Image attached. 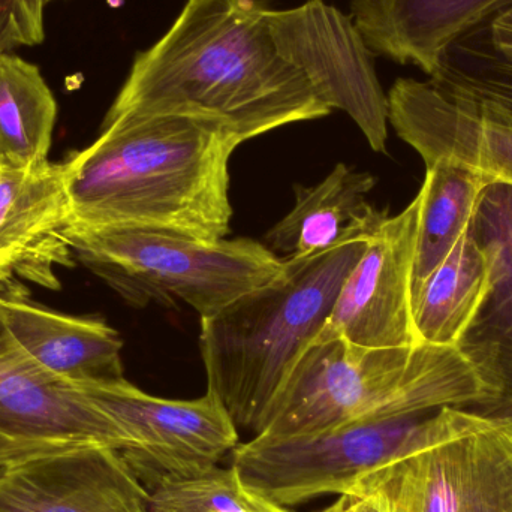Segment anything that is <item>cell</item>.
<instances>
[{"mask_svg":"<svg viewBox=\"0 0 512 512\" xmlns=\"http://www.w3.org/2000/svg\"><path fill=\"white\" fill-rule=\"evenodd\" d=\"M255 0H188L167 33L132 63L105 119L186 116L240 143L331 114L271 38Z\"/></svg>","mask_w":512,"mask_h":512,"instance_id":"6da1fadb","label":"cell"},{"mask_svg":"<svg viewBox=\"0 0 512 512\" xmlns=\"http://www.w3.org/2000/svg\"><path fill=\"white\" fill-rule=\"evenodd\" d=\"M240 140L186 116L104 119L66 159L74 225L221 240L230 234V161Z\"/></svg>","mask_w":512,"mask_h":512,"instance_id":"7a4b0ae2","label":"cell"},{"mask_svg":"<svg viewBox=\"0 0 512 512\" xmlns=\"http://www.w3.org/2000/svg\"><path fill=\"white\" fill-rule=\"evenodd\" d=\"M495 405V393L456 346L369 349L343 339L313 340L295 361L259 435H306L442 408L490 411Z\"/></svg>","mask_w":512,"mask_h":512,"instance_id":"3957f363","label":"cell"},{"mask_svg":"<svg viewBox=\"0 0 512 512\" xmlns=\"http://www.w3.org/2000/svg\"><path fill=\"white\" fill-rule=\"evenodd\" d=\"M366 243L283 259L285 274L276 282L201 318L207 390L224 403L237 429L264 432L295 361L324 327Z\"/></svg>","mask_w":512,"mask_h":512,"instance_id":"277c9868","label":"cell"},{"mask_svg":"<svg viewBox=\"0 0 512 512\" xmlns=\"http://www.w3.org/2000/svg\"><path fill=\"white\" fill-rule=\"evenodd\" d=\"M75 259L135 306L185 301L201 318L218 315L285 274L283 259L251 239L74 225Z\"/></svg>","mask_w":512,"mask_h":512,"instance_id":"5b68a950","label":"cell"},{"mask_svg":"<svg viewBox=\"0 0 512 512\" xmlns=\"http://www.w3.org/2000/svg\"><path fill=\"white\" fill-rule=\"evenodd\" d=\"M375 492L390 512H512V414L442 408L354 496Z\"/></svg>","mask_w":512,"mask_h":512,"instance_id":"8992f818","label":"cell"},{"mask_svg":"<svg viewBox=\"0 0 512 512\" xmlns=\"http://www.w3.org/2000/svg\"><path fill=\"white\" fill-rule=\"evenodd\" d=\"M429 414L306 435H256L237 445L231 466L246 486L283 508L319 496H352L411 442Z\"/></svg>","mask_w":512,"mask_h":512,"instance_id":"52a82bcc","label":"cell"},{"mask_svg":"<svg viewBox=\"0 0 512 512\" xmlns=\"http://www.w3.org/2000/svg\"><path fill=\"white\" fill-rule=\"evenodd\" d=\"M277 53L301 72L319 99L357 123L372 150L387 152L388 98L373 51L349 15L322 0L262 9Z\"/></svg>","mask_w":512,"mask_h":512,"instance_id":"ba28073f","label":"cell"},{"mask_svg":"<svg viewBox=\"0 0 512 512\" xmlns=\"http://www.w3.org/2000/svg\"><path fill=\"white\" fill-rule=\"evenodd\" d=\"M77 387L131 436L134 450L123 456L140 478L203 474L240 444L239 429L213 391L194 400L162 399L125 378Z\"/></svg>","mask_w":512,"mask_h":512,"instance_id":"9c48e42d","label":"cell"},{"mask_svg":"<svg viewBox=\"0 0 512 512\" xmlns=\"http://www.w3.org/2000/svg\"><path fill=\"white\" fill-rule=\"evenodd\" d=\"M420 212L418 191L399 215L384 219L313 340L343 339L369 349L420 345L412 306Z\"/></svg>","mask_w":512,"mask_h":512,"instance_id":"30bf717a","label":"cell"},{"mask_svg":"<svg viewBox=\"0 0 512 512\" xmlns=\"http://www.w3.org/2000/svg\"><path fill=\"white\" fill-rule=\"evenodd\" d=\"M388 98V122L424 164L453 161L487 185H512V120L483 102L433 81L399 78Z\"/></svg>","mask_w":512,"mask_h":512,"instance_id":"8fae6325","label":"cell"},{"mask_svg":"<svg viewBox=\"0 0 512 512\" xmlns=\"http://www.w3.org/2000/svg\"><path fill=\"white\" fill-rule=\"evenodd\" d=\"M72 227L63 162L0 168V283L20 279L59 289L56 268L77 261Z\"/></svg>","mask_w":512,"mask_h":512,"instance_id":"7c38bea8","label":"cell"},{"mask_svg":"<svg viewBox=\"0 0 512 512\" xmlns=\"http://www.w3.org/2000/svg\"><path fill=\"white\" fill-rule=\"evenodd\" d=\"M149 498V487L114 448L0 466V512H147Z\"/></svg>","mask_w":512,"mask_h":512,"instance_id":"4fadbf2b","label":"cell"},{"mask_svg":"<svg viewBox=\"0 0 512 512\" xmlns=\"http://www.w3.org/2000/svg\"><path fill=\"white\" fill-rule=\"evenodd\" d=\"M469 233L487 262V288L456 348L495 393L492 412L512 414V185L481 192Z\"/></svg>","mask_w":512,"mask_h":512,"instance_id":"5bb4252c","label":"cell"},{"mask_svg":"<svg viewBox=\"0 0 512 512\" xmlns=\"http://www.w3.org/2000/svg\"><path fill=\"white\" fill-rule=\"evenodd\" d=\"M0 321L9 336L45 372L71 384L123 376V340L96 318L63 315L32 303L20 285L0 283Z\"/></svg>","mask_w":512,"mask_h":512,"instance_id":"9a60e30c","label":"cell"},{"mask_svg":"<svg viewBox=\"0 0 512 512\" xmlns=\"http://www.w3.org/2000/svg\"><path fill=\"white\" fill-rule=\"evenodd\" d=\"M512 0H352L351 18L373 53L429 77L451 44Z\"/></svg>","mask_w":512,"mask_h":512,"instance_id":"2e32d148","label":"cell"},{"mask_svg":"<svg viewBox=\"0 0 512 512\" xmlns=\"http://www.w3.org/2000/svg\"><path fill=\"white\" fill-rule=\"evenodd\" d=\"M375 185L372 174L337 164L318 185L297 188L295 206L265 234L264 245L280 259H306L366 242L388 216L367 200Z\"/></svg>","mask_w":512,"mask_h":512,"instance_id":"e0dca14e","label":"cell"},{"mask_svg":"<svg viewBox=\"0 0 512 512\" xmlns=\"http://www.w3.org/2000/svg\"><path fill=\"white\" fill-rule=\"evenodd\" d=\"M486 288V256L468 230L412 294L420 343L457 346Z\"/></svg>","mask_w":512,"mask_h":512,"instance_id":"ac0fdd59","label":"cell"},{"mask_svg":"<svg viewBox=\"0 0 512 512\" xmlns=\"http://www.w3.org/2000/svg\"><path fill=\"white\" fill-rule=\"evenodd\" d=\"M57 111L38 66L0 51V168L47 162Z\"/></svg>","mask_w":512,"mask_h":512,"instance_id":"d6986e66","label":"cell"},{"mask_svg":"<svg viewBox=\"0 0 512 512\" xmlns=\"http://www.w3.org/2000/svg\"><path fill=\"white\" fill-rule=\"evenodd\" d=\"M429 80L512 120V5L451 44Z\"/></svg>","mask_w":512,"mask_h":512,"instance_id":"ffe728a7","label":"cell"},{"mask_svg":"<svg viewBox=\"0 0 512 512\" xmlns=\"http://www.w3.org/2000/svg\"><path fill=\"white\" fill-rule=\"evenodd\" d=\"M486 186V180L477 171L457 162L436 161L426 165V179L420 189L412 294L469 230Z\"/></svg>","mask_w":512,"mask_h":512,"instance_id":"44dd1931","label":"cell"},{"mask_svg":"<svg viewBox=\"0 0 512 512\" xmlns=\"http://www.w3.org/2000/svg\"><path fill=\"white\" fill-rule=\"evenodd\" d=\"M147 512H292L246 486L234 466L182 478H161L149 487Z\"/></svg>","mask_w":512,"mask_h":512,"instance_id":"7402d4cb","label":"cell"},{"mask_svg":"<svg viewBox=\"0 0 512 512\" xmlns=\"http://www.w3.org/2000/svg\"><path fill=\"white\" fill-rule=\"evenodd\" d=\"M54 0H0V51L32 47L45 38V8Z\"/></svg>","mask_w":512,"mask_h":512,"instance_id":"603a6c76","label":"cell"},{"mask_svg":"<svg viewBox=\"0 0 512 512\" xmlns=\"http://www.w3.org/2000/svg\"><path fill=\"white\" fill-rule=\"evenodd\" d=\"M349 498H351V496H349ZM351 499L355 512H390L388 511L384 499H382L378 493H361V495L354 496V498Z\"/></svg>","mask_w":512,"mask_h":512,"instance_id":"cb8c5ba5","label":"cell"},{"mask_svg":"<svg viewBox=\"0 0 512 512\" xmlns=\"http://www.w3.org/2000/svg\"><path fill=\"white\" fill-rule=\"evenodd\" d=\"M319 512H355L352 499L349 496H339L336 502L325 510Z\"/></svg>","mask_w":512,"mask_h":512,"instance_id":"d4e9b609","label":"cell"}]
</instances>
